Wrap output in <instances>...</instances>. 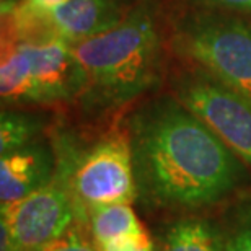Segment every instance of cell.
<instances>
[{"mask_svg": "<svg viewBox=\"0 0 251 251\" xmlns=\"http://www.w3.org/2000/svg\"><path fill=\"white\" fill-rule=\"evenodd\" d=\"M127 134L137 198L149 207L194 212L251 184L247 163L175 95L140 104Z\"/></svg>", "mask_w": 251, "mask_h": 251, "instance_id": "1", "label": "cell"}, {"mask_svg": "<svg viewBox=\"0 0 251 251\" xmlns=\"http://www.w3.org/2000/svg\"><path fill=\"white\" fill-rule=\"evenodd\" d=\"M72 48L85 72L80 98L92 108L123 106L160 80L162 38L149 0L130 7L116 28Z\"/></svg>", "mask_w": 251, "mask_h": 251, "instance_id": "2", "label": "cell"}, {"mask_svg": "<svg viewBox=\"0 0 251 251\" xmlns=\"http://www.w3.org/2000/svg\"><path fill=\"white\" fill-rule=\"evenodd\" d=\"M175 52L251 97V23L237 13L199 7L173 25Z\"/></svg>", "mask_w": 251, "mask_h": 251, "instance_id": "3", "label": "cell"}, {"mask_svg": "<svg viewBox=\"0 0 251 251\" xmlns=\"http://www.w3.org/2000/svg\"><path fill=\"white\" fill-rule=\"evenodd\" d=\"M57 173L67 181L77 212L137 198L127 130L104 135L74 162L57 158Z\"/></svg>", "mask_w": 251, "mask_h": 251, "instance_id": "4", "label": "cell"}, {"mask_svg": "<svg viewBox=\"0 0 251 251\" xmlns=\"http://www.w3.org/2000/svg\"><path fill=\"white\" fill-rule=\"evenodd\" d=\"M173 95L251 170V97L199 67L175 78Z\"/></svg>", "mask_w": 251, "mask_h": 251, "instance_id": "5", "label": "cell"}, {"mask_svg": "<svg viewBox=\"0 0 251 251\" xmlns=\"http://www.w3.org/2000/svg\"><path fill=\"white\" fill-rule=\"evenodd\" d=\"M77 205L61 173L48 186L2 205V251H41L72 227Z\"/></svg>", "mask_w": 251, "mask_h": 251, "instance_id": "6", "label": "cell"}, {"mask_svg": "<svg viewBox=\"0 0 251 251\" xmlns=\"http://www.w3.org/2000/svg\"><path fill=\"white\" fill-rule=\"evenodd\" d=\"M23 41L31 59L39 104L70 101L82 97L85 72L72 44L51 34Z\"/></svg>", "mask_w": 251, "mask_h": 251, "instance_id": "7", "label": "cell"}, {"mask_svg": "<svg viewBox=\"0 0 251 251\" xmlns=\"http://www.w3.org/2000/svg\"><path fill=\"white\" fill-rule=\"evenodd\" d=\"M123 0H67L44 22V34L78 44L116 28L126 17Z\"/></svg>", "mask_w": 251, "mask_h": 251, "instance_id": "8", "label": "cell"}, {"mask_svg": "<svg viewBox=\"0 0 251 251\" xmlns=\"http://www.w3.org/2000/svg\"><path fill=\"white\" fill-rule=\"evenodd\" d=\"M57 158L43 142L29 144L0 158V202L2 205L33 194L48 186L56 176Z\"/></svg>", "mask_w": 251, "mask_h": 251, "instance_id": "9", "label": "cell"}, {"mask_svg": "<svg viewBox=\"0 0 251 251\" xmlns=\"http://www.w3.org/2000/svg\"><path fill=\"white\" fill-rule=\"evenodd\" d=\"M0 95L8 104H39L31 59L23 39H2Z\"/></svg>", "mask_w": 251, "mask_h": 251, "instance_id": "10", "label": "cell"}, {"mask_svg": "<svg viewBox=\"0 0 251 251\" xmlns=\"http://www.w3.org/2000/svg\"><path fill=\"white\" fill-rule=\"evenodd\" d=\"M160 251H224L220 222L202 215H184L165 230Z\"/></svg>", "mask_w": 251, "mask_h": 251, "instance_id": "11", "label": "cell"}, {"mask_svg": "<svg viewBox=\"0 0 251 251\" xmlns=\"http://www.w3.org/2000/svg\"><path fill=\"white\" fill-rule=\"evenodd\" d=\"M90 228L97 248L145 233L130 202H114L90 209Z\"/></svg>", "mask_w": 251, "mask_h": 251, "instance_id": "12", "label": "cell"}, {"mask_svg": "<svg viewBox=\"0 0 251 251\" xmlns=\"http://www.w3.org/2000/svg\"><path fill=\"white\" fill-rule=\"evenodd\" d=\"M43 121L33 114L20 111H2L0 116V153H10L29 144L38 142Z\"/></svg>", "mask_w": 251, "mask_h": 251, "instance_id": "13", "label": "cell"}, {"mask_svg": "<svg viewBox=\"0 0 251 251\" xmlns=\"http://www.w3.org/2000/svg\"><path fill=\"white\" fill-rule=\"evenodd\" d=\"M224 251H251V196L238 199L220 220Z\"/></svg>", "mask_w": 251, "mask_h": 251, "instance_id": "14", "label": "cell"}, {"mask_svg": "<svg viewBox=\"0 0 251 251\" xmlns=\"http://www.w3.org/2000/svg\"><path fill=\"white\" fill-rule=\"evenodd\" d=\"M41 251H100V250L95 248L92 243H88L82 237V233L72 225L67 232L62 233L59 238L52 240L51 243H48Z\"/></svg>", "mask_w": 251, "mask_h": 251, "instance_id": "15", "label": "cell"}, {"mask_svg": "<svg viewBox=\"0 0 251 251\" xmlns=\"http://www.w3.org/2000/svg\"><path fill=\"white\" fill-rule=\"evenodd\" d=\"M196 7L217 8L232 12L237 15H250L251 17V0H189Z\"/></svg>", "mask_w": 251, "mask_h": 251, "instance_id": "16", "label": "cell"}, {"mask_svg": "<svg viewBox=\"0 0 251 251\" xmlns=\"http://www.w3.org/2000/svg\"><path fill=\"white\" fill-rule=\"evenodd\" d=\"M98 250L100 251H155L153 243L147 235V232L135 238L121 240V242L104 245V247H100Z\"/></svg>", "mask_w": 251, "mask_h": 251, "instance_id": "17", "label": "cell"}]
</instances>
